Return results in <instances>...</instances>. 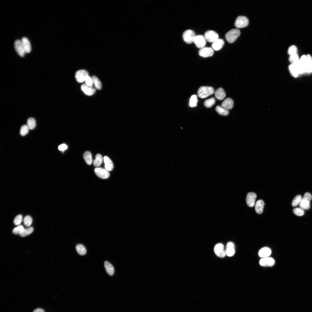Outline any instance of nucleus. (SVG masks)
<instances>
[{
	"label": "nucleus",
	"mask_w": 312,
	"mask_h": 312,
	"mask_svg": "<svg viewBox=\"0 0 312 312\" xmlns=\"http://www.w3.org/2000/svg\"><path fill=\"white\" fill-rule=\"evenodd\" d=\"M76 249L77 252L81 255H83L86 252V250L85 247L82 244H79L76 246Z\"/></svg>",
	"instance_id": "27"
},
{
	"label": "nucleus",
	"mask_w": 312,
	"mask_h": 312,
	"mask_svg": "<svg viewBox=\"0 0 312 312\" xmlns=\"http://www.w3.org/2000/svg\"><path fill=\"white\" fill-rule=\"evenodd\" d=\"M206 41L204 36L198 35L196 36L193 42L198 48L200 49L204 47L206 44Z\"/></svg>",
	"instance_id": "11"
},
{
	"label": "nucleus",
	"mask_w": 312,
	"mask_h": 312,
	"mask_svg": "<svg viewBox=\"0 0 312 312\" xmlns=\"http://www.w3.org/2000/svg\"><path fill=\"white\" fill-rule=\"evenodd\" d=\"M264 203L263 201L262 200H259L257 202L255 207V210L257 213L261 214L263 213Z\"/></svg>",
	"instance_id": "22"
},
{
	"label": "nucleus",
	"mask_w": 312,
	"mask_h": 312,
	"mask_svg": "<svg viewBox=\"0 0 312 312\" xmlns=\"http://www.w3.org/2000/svg\"><path fill=\"white\" fill-rule=\"evenodd\" d=\"M94 171L98 177L102 179H107L110 176L109 171L105 168L100 167L96 168L94 169Z\"/></svg>",
	"instance_id": "8"
},
{
	"label": "nucleus",
	"mask_w": 312,
	"mask_h": 312,
	"mask_svg": "<svg viewBox=\"0 0 312 312\" xmlns=\"http://www.w3.org/2000/svg\"><path fill=\"white\" fill-rule=\"evenodd\" d=\"M256 197L257 195L254 192H250L247 194L246 200L247 204L249 207H252L254 206Z\"/></svg>",
	"instance_id": "14"
},
{
	"label": "nucleus",
	"mask_w": 312,
	"mask_h": 312,
	"mask_svg": "<svg viewBox=\"0 0 312 312\" xmlns=\"http://www.w3.org/2000/svg\"><path fill=\"white\" fill-rule=\"evenodd\" d=\"M104 265L106 271L110 276L113 275L114 272V269L112 265L107 261L104 262Z\"/></svg>",
	"instance_id": "26"
},
{
	"label": "nucleus",
	"mask_w": 312,
	"mask_h": 312,
	"mask_svg": "<svg viewBox=\"0 0 312 312\" xmlns=\"http://www.w3.org/2000/svg\"><path fill=\"white\" fill-rule=\"evenodd\" d=\"M204 36L206 40L210 42L213 43L219 39L218 34L215 31L211 30L207 31L205 33Z\"/></svg>",
	"instance_id": "7"
},
{
	"label": "nucleus",
	"mask_w": 312,
	"mask_h": 312,
	"mask_svg": "<svg viewBox=\"0 0 312 312\" xmlns=\"http://www.w3.org/2000/svg\"><path fill=\"white\" fill-rule=\"evenodd\" d=\"M85 81V84L87 85L90 86H92L93 84L92 79V78L89 75L87 77Z\"/></svg>",
	"instance_id": "44"
},
{
	"label": "nucleus",
	"mask_w": 312,
	"mask_h": 312,
	"mask_svg": "<svg viewBox=\"0 0 312 312\" xmlns=\"http://www.w3.org/2000/svg\"><path fill=\"white\" fill-rule=\"evenodd\" d=\"M24 229V227L22 225H18L13 229L12 232L14 234L16 235L19 234Z\"/></svg>",
	"instance_id": "42"
},
{
	"label": "nucleus",
	"mask_w": 312,
	"mask_h": 312,
	"mask_svg": "<svg viewBox=\"0 0 312 312\" xmlns=\"http://www.w3.org/2000/svg\"><path fill=\"white\" fill-rule=\"evenodd\" d=\"M248 23L249 21L246 17L244 16H239L236 18L235 25L237 28H242L247 26Z\"/></svg>",
	"instance_id": "6"
},
{
	"label": "nucleus",
	"mask_w": 312,
	"mask_h": 312,
	"mask_svg": "<svg viewBox=\"0 0 312 312\" xmlns=\"http://www.w3.org/2000/svg\"><path fill=\"white\" fill-rule=\"evenodd\" d=\"M297 51L296 46L294 45H292L289 47L288 51L289 54L291 55L296 54Z\"/></svg>",
	"instance_id": "43"
},
{
	"label": "nucleus",
	"mask_w": 312,
	"mask_h": 312,
	"mask_svg": "<svg viewBox=\"0 0 312 312\" xmlns=\"http://www.w3.org/2000/svg\"><path fill=\"white\" fill-rule=\"evenodd\" d=\"M29 128L27 125H24L21 127L20 130V134L22 136L26 135L28 132Z\"/></svg>",
	"instance_id": "40"
},
{
	"label": "nucleus",
	"mask_w": 312,
	"mask_h": 312,
	"mask_svg": "<svg viewBox=\"0 0 312 312\" xmlns=\"http://www.w3.org/2000/svg\"><path fill=\"white\" fill-rule=\"evenodd\" d=\"M195 36L194 31L190 29L185 31L183 34V38L184 41L187 44L193 42Z\"/></svg>",
	"instance_id": "5"
},
{
	"label": "nucleus",
	"mask_w": 312,
	"mask_h": 312,
	"mask_svg": "<svg viewBox=\"0 0 312 312\" xmlns=\"http://www.w3.org/2000/svg\"><path fill=\"white\" fill-rule=\"evenodd\" d=\"M103 160L105 168L108 171H112L114 168V164L111 159L108 157L105 156Z\"/></svg>",
	"instance_id": "18"
},
{
	"label": "nucleus",
	"mask_w": 312,
	"mask_h": 312,
	"mask_svg": "<svg viewBox=\"0 0 312 312\" xmlns=\"http://www.w3.org/2000/svg\"><path fill=\"white\" fill-rule=\"evenodd\" d=\"M23 220V216L21 214L16 216L14 220V224L16 225H19L21 223Z\"/></svg>",
	"instance_id": "41"
},
{
	"label": "nucleus",
	"mask_w": 312,
	"mask_h": 312,
	"mask_svg": "<svg viewBox=\"0 0 312 312\" xmlns=\"http://www.w3.org/2000/svg\"><path fill=\"white\" fill-rule=\"evenodd\" d=\"M88 75V72L85 70H80L76 72L75 74V78L77 81L79 83H82L85 81Z\"/></svg>",
	"instance_id": "9"
},
{
	"label": "nucleus",
	"mask_w": 312,
	"mask_h": 312,
	"mask_svg": "<svg viewBox=\"0 0 312 312\" xmlns=\"http://www.w3.org/2000/svg\"><path fill=\"white\" fill-rule=\"evenodd\" d=\"M198 100L197 96L196 95H192L190 100L189 105L191 107H196L197 105Z\"/></svg>",
	"instance_id": "35"
},
{
	"label": "nucleus",
	"mask_w": 312,
	"mask_h": 312,
	"mask_svg": "<svg viewBox=\"0 0 312 312\" xmlns=\"http://www.w3.org/2000/svg\"><path fill=\"white\" fill-rule=\"evenodd\" d=\"M312 72V57L310 54L307 55V62L306 66V73Z\"/></svg>",
	"instance_id": "24"
},
{
	"label": "nucleus",
	"mask_w": 312,
	"mask_h": 312,
	"mask_svg": "<svg viewBox=\"0 0 312 312\" xmlns=\"http://www.w3.org/2000/svg\"><path fill=\"white\" fill-rule=\"evenodd\" d=\"M234 102L231 98H227L224 100L221 104V106L227 110L231 109L233 105Z\"/></svg>",
	"instance_id": "20"
},
{
	"label": "nucleus",
	"mask_w": 312,
	"mask_h": 312,
	"mask_svg": "<svg viewBox=\"0 0 312 312\" xmlns=\"http://www.w3.org/2000/svg\"><path fill=\"white\" fill-rule=\"evenodd\" d=\"M224 44V42L223 40L218 39L213 43L212 46L213 49L216 51H218L222 48Z\"/></svg>",
	"instance_id": "25"
},
{
	"label": "nucleus",
	"mask_w": 312,
	"mask_h": 312,
	"mask_svg": "<svg viewBox=\"0 0 312 312\" xmlns=\"http://www.w3.org/2000/svg\"><path fill=\"white\" fill-rule=\"evenodd\" d=\"M81 89L85 94L88 96L92 95L96 91L94 88L92 86H88L85 83L81 85Z\"/></svg>",
	"instance_id": "16"
},
{
	"label": "nucleus",
	"mask_w": 312,
	"mask_h": 312,
	"mask_svg": "<svg viewBox=\"0 0 312 312\" xmlns=\"http://www.w3.org/2000/svg\"><path fill=\"white\" fill-rule=\"evenodd\" d=\"M14 47L16 52L21 57L24 56L25 52L21 40H17L15 41Z\"/></svg>",
	"instance_id": "13"
},
{
	"label": "nucleus",
	"mask_w": 312,
	"mask_h": 312,
	"mask_svg": "<svg viewBox=\"0 0 312 312\" xmlns=\"http://www.w3.org/2000/svg\"><path fill=\"white\" fill-rule=\"evenodd\" d=\"M34 231V228L32 227H30L28 228L24 229L22 232L19 234V235L21 237H25L29 235L32 233Z\"/></svg>",
	"instance_id": "33"
},
{
	"label": "nucleus",
	"mask_w": 312,
	"mask_h": 312,
	"mask_svg": "<svg viewBox=\"0 0 312 312\" xmlns=\"http://www.w3.org/2000/svg\"><path fill=\"white\" fill-rule=\"evenodd\" d=\"M83 157L86 163L90 165L92 162V156L91 153L89 151H86L83 155Z\"/></svg>",
	"instance_id": "28"
},
{
	"label": "nucleus",
	"mask_w": 312,
	"mask_h": 312,
	"mask_svg": "<svg viewBox=\"0 0 312 312\" xmlns=\"http://www.w3.org/2000/svg\"><path fill=\"white\" fill-rule=\"evenodd\" d=\"M293 211L295 215L298 216H302L304 213V210L300 208H295L293 209Z\"/></svg>",
	"instance_id": "39"
},
{
	"label": "nucleus",
	"mask_w": 312,
	"mask_h": 312,
	"mask_svg": "<svg viewBox=\"0 0 312 312\" xmlns=\"http://www.w3.org/2000/svg\"><path fill=\"white\" fill-rule=\"evenodd\" d=\"M302 199V196L301 195H298L296 196L292 200V206L294 207L297 206L300 203Z\"/></svg>",
	"instance_id": "36"
},
{
	"label": "nucleus",
	"mask_w": 312,
	"mask_h": 312,
	"mask_svg": "<svg viewBox=\"0 0 312 312\" xmlns=\"http://www.w3.org/2000/svg\"><path fill=\"white\" fill-rule=\"evenodd\" d=\"M299 60L297 53L291 55L289 58V61L291 64L298 62L299 61Z\"/></svg>",
	"instance_id": "38"
},
{
	"label": "nucleus",
	"mask_w": 312,
	"mask_h": 312,
	"mask_svg": "<svg viewBox=\"0 0 312 312\" xmlns=\"http://www.w3.org/2000/svg\"><path fill=\"white\" fill-rule=\"evenodd\" d=\"M214 92V90L212 87L202 86L198 89L197 94L199 97L203 99L212 95Z\"/></svg>",
	"instance_id": "1"
},
{
	"label": "nucleus",
	"mask_w": 312,
	"mask_h": 312,
	"mask_svg": "<svg viewBox=\"0 0 312 312\" xmlns=\"http://www.w3.org/2000/svg\"><path fill=\"white\" fill-rule=\"evenodd\" d=\"M226 251V255L228 256L231 257L234 255L235 250V246L233 243L229 242L227 243Z\"/></svg>",
	"instance_id": "17"
},
{
	"label": "nucleus",
	"mask_w": 312,
	"mask_h": 312,
	"mask_svg": "<svg viewBox=\"0 0 312 312\" xmlns=\"http://www.w3.org/2000/svg\"><path fill=\"white\" fill-rule=\"evenodd\" d=\"M271 253L270 249L267 247H264L261 248L259 251L258 255L260 257L264 258L270 256Z\"/></svg>",
	"instance_id": "21"
},
{
	"label": "nucleus",
	"mask_w": 312,
	"mask_h": 312,
	"mask_svg": "<svg viewBox=\"0 0 312 312\" xmlns=\"http://www.w3.org/2000/svg\"><path fill=\"white\" fill-rule=\"evenodd\" d=\"M36 122L35 120L33 118H29L27 121V125L29 129L31 130L34 129L36 127Z\"/></svg>",
	"instance_id": "31"
},
{
	"label": "nucleus",
	"mask_w": 312,
	"mask_h": 312,
	"mask_svg": "<svg viewBox=\"0 0 312 312\" xmlns=\"http://www.w3.org/2000/svg\"><path fill=\"white\" fill-rule=\"evenodd\" d=\"M240 34V31L237 29H233L228 32L225 35V38L229 43H232L237 39Z\"/></svg>",
	"instance_id": "3"
},
{
	"label": "nucleus",
	"mask_w": 312,
	"mask_h": 312,
	"mask_svg": "<svg viewBox=\"0 0 312 312\" xmlns=\"http://www.w3.org/2000/svg\"><path fill=\"white\" fill-rule=\"evenodd\" d=\"M103 160V158L102 155L99 154H97L95 156V158L93 161L94 165L95 166H99L102 164Z\"/></svg>",
	"instance_id": "29"
},
{
	"label": "nucleus",
	"mask_w": 312,
	"mask_h": 312,
	"mask_svg": "<svg viewBox=\"0 0 312 312\" xmlns=\"http://www.w3.org/2000/svg\"><path fill=\"white\" fill-rule=\"evenodd\" d=\"M23 221L25 225L29 227L31 225L32 222V219L30 216H26L24 218Z\"/></svg>",
	"instance_id": "37"
},
{
	"label": "nucleus",
	"mask_w": 312,
	"mask_h": 312,
	"mask_svg": "<svg viewBox=\"0 0 312 312\" xmlns=\"http://www.w3.org/2000/svg\"><path fill=\"white\" fill-rule=\"evenodd\" d=\"M67 147L68 146L66 144H62L59 146L58 148L59 150L63 151L66 149Z\"/></svg>",
	"instance_id": "45"
},
{
	"label": "nucleus",
	"mask_w": 312,
	"mask_h": 312,
	"mask_svg": "<svg viewBox=\"0 0 312 312\" xmlns=\"http://www.w3.org/2000/svg\"><path fill=\"white\" fill-rule=\"evenodd\" d=\"M275 260L271 257L262 258L259 261V264L263 266H272L275 263Z\"/></svg>",
	"instance_id": "15"
},
{
	"label": "nucleus",
	"mask_w": 312,
	"mask_h": 312,
	"mask_svg": "<svg viewBox=\"0 0 312 312\" xmlns=\"http://www.w3.org/2000/svg\"><path fill=\"white\" fill-rule=\"evenodd\" d=\"M216 100L214 97L205 100L204 103V105L205 107L207 108L211 107L215 103Z\"/></svg>",
	"instance_id": "34"
},
{
	"label": "nucleus",
	"mask_w": 312,
	"mask_h": 312,
	"mask_svg": "<svg viewBox=\"0 0 312 312\" xmlns=\"http://www.w3.org/2000/svg\"><path fill=\"white\" fill-rule=\"evenodd\" d=\"M214 250L215 253L218 257L223 258L226 255V250H224L223 244L218 243L215 246Z\"/></svg>",
	"instance_id": "10"
},
{
	"label": "nucleus",
	"mask_w": 312,
	"mask_h": 312,
	"mask_svg": "<svg viewBox=\"0 0 312 312\" xmlns=\"http://www.w3.org/2000/svg\"><path fill=\"white\" fill-rule=\"evenodd\" d=\"M214 94L215 97L219 100L223 99L226 96V94L223 89L219 88L216 90Z\"/></svg>",
	"instance_id": "23"
},
{
	"label": "nucleus",
	"mask_w": 312,
	"mask_h": 312,
	"mask_svg": "<svg viewBox=\"0 0 312 312\" xmlns=\"http://www.w3.org/2000/svg\"><path fill=\"white\" fill-rule=\"evenodd\" d=\"M25 53H28L30 52L31 47L30 42L26 37H23L21 40Z\"/></svg>",
	"instance_id": "19"
},
{
	"label": "nucleus",
	"mask_w": 312,
	"mask_h": 312,
	"mask_svg": "<svg viewBox=\"0 0 312 312\" xmlns=\"http://www.w3.org/2000/svg\"><path fill=\"white\" fill-rule=\"evenodd\" d=\"M92 78L93 83L94 84L95 88L98 90L101 89L102 88V84L99 79L95 76H93Z\"/></svg>",
	"instance_id": "32"
},
{
	"label": "nucleus",
	"mask_w": 312,
	"mask_h": 312,
	"mask_svg": "<svg viewBox=\"0 0 312 312\" xmlns=\"http://www.w3.org/2000/svg\"><path fill=\"white\" fill-rule=\"evenodd\" d=\"M33 312H44V311L41 308H37L35 309Z\"/></svg>",
	"instance_id": "46"
},
{
	"label": "nucleus",
	"mask_w": 312,
	"mask_h": 312,
	"mask_svg": "<svg viewBox=\"0 0 312 312\" xmlns=\"http://www.w3.org/2000/svg\"><path fill=\"white\" fill-rule=\"evenodd\" d=\"M312 198L310 193L306 192L299 204L300 207L304 210L309 209L310 208V202Z\"/></svg>",
	"instance_id": "2"
},
{
	"label": "nucleus",
	"mask_w": 312,
	"mask_h": 312,
	"mask_svg": "<svg viewBox=\"0 0 312 312\" xmlns=\"http://www.w3.org/2000/svg\"><path fill=\"white\" fill-rule=\"evenodd\" d=\"M216 110L219 114L222 116H226L229 114L228 110L220 105L217 106L216 108Z\"/></svg>",
	"instance_id": "30"
},
{
	"label": "nucleus",
	"mask_w": 312,
	"mask_h": 312,
	"mask_svg": "<svg viewBox=\"0 0 312 312\" xmlns=\"http://www.w3.org/2000/svg\"><path fill=\"white\" fill-rule=\"evenodd\" d=\"M289 70L291 75L295 78L302 74L299 62L296 63L291 64L289 66Z\"/></svg>",
	"instance_id": "4"
},
{
	"label": "nucleus",
	"mask_w": 312,
	"mask_h": 312,
	"mask_svg": "<svg viewBox=\"0 0 312 312\" xmlns=\"http://www.w3.org/2000/svg\"><path fill=\"white\" fill-rule=\"evenodd\" d=\"M213 53V49L210 47H204L200 49L199 51V55L204 57L211 56Z\"/></svg>",
	"instance_id": "12"
}]
</instances>
